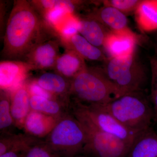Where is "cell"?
<instances>
[{
  "instance_id": "1",
  "label": "cell",
  "mask_w": 157,
  "mask_h": 157,
  "mask_svg": "<svg viewBox=\"0 0 157 157\" xmlns=\"http://www.w3.org/2000/svg\"><path fill=\"white\" fill-rule=\"evenodd\" d=\"M57 33L30 1H14L6 24L1 54L6 60L23 61L36 45Z\"/></svg>"
},
{
  "instance_id": "2",
  "label": "cell",
  "mask_w": 157,
  "mask_h": 157,
  "mask_svg": "<svg viewBox=\"0 0 157 157\" xmlns=\"http://www.w3.org/2000/svg\"><path fill=\"white\" fill-rule=\"evenodd\" d=\"M123 95L98 69H84L70 80V104L104 106Z\"/></svg>"
},
{
  "instance_id": "3",
  "label": "cell",
  "mask_w": 157,
  "mask_h": 157,
  "mask_svg": "<svg viewBox=\"0 0 157 157\" xmlns=\"http://www.w3.org/2000/svg\"><path fill=\"white\" fill-rule=\"evenodd\" d=\"M102 106L124 126L135 134L151 127L153 107L144 91L124 94Z\"/></svg>"
},
{
  "instance_id": "4",
  "label": "cell",
  "mask_w": 157,
  "mask_h": 157,
  "mask_svg": "<svg viewBox=\"0 0 157 157\" xmlns=\"http://www.w3.org/2000/svg\"><path fill=\"white\" fill-rule=\"evenodd\" d=\"M44 140L60 157H73L82 154L87 135L82 124L69 110Z\"/></svg>"
},
{
  "instance_id": "5",
  "label": "cell",
  "mask_w": 157,
  "mask_h": 157,
  "mask_svg": "<svg viewBox=\"0 0 157 157\" xmlns=\"http://www.w3.org/2000/svg\"><path fill=\"white\" fill-rule=\"evenodd\" d=\"M70 111L80 121L104 133L115 136L132 145L137 134L124 126L104 107L99 105L70 104Z\"/></svg>"
},
{
  "instance_id": "6",
  "label": "cell",
  "mask_w": 157,
  "mask_h": 157,
  "mask_svg": "<svg viewBox=\"0 0 157 157\" xmlns=\"http://www.w3.org/2000/svg\"><path fill=\"white\" fill-rule=\"evenodd\" d=\"M132 54L112 58L104 72L107 79L121 94H124L136 91H144L145 75L133 69Z\"/></svg>"
},
{
  "instance_id": "7",
  "label": "cell",
  "mask_w": 157,
  "mask_h": 157,
  "mask_svg": "<svg viewBox=\"0 0 157 157\" xmlns=\"http://www.w3.org/2000/svg\"><path fill=\"white\" fill-rule=\"evenodd\" d=\"M79 121L87 135V141L82 155L87 157H126L131 145L115 136Z\"/></svg>"
},
{
  "instance_id": "8",
  "label": "cell",
  "mask_w": 157,
  "mask_h": 157,
  "mask_svg": "<svg viewBox=\"0 0 157 157\" xmlns=\"http://www.w3.org/2000/svg\"><path fill=\"white\" fill-rule=\"evenodd\" d=\"M61 45L60 37L57 33L36 45L23 61L29 63L34 70L54 69L57 59L61 54L60 52Z\"/></svg>"
},
{
  "instance_id": "9",
  "label": "cell",
  "mask_w": 157,
  "mask_h": 157,
  "mask_svg": "<svg viewBox=\"0 0 157 157\" xmlns=\"http://www.w3.org/2000/svg\"><path fill=\"white\" fill-rule=\"evenodd\" d=\"M34 70L23 61L6 60L0 62L1 90L11 92L24 82L30 72Z\"/></svg>"
},
{
  "instance_id": "10",
  "label": "cell",
  "mask_w": 157,
  "mask_h": 157,
  "mask_svg": "<svg viewBox=\"0 0 157 157\" xmlns=\"http://www.w3.org/2000/svg\"><path fill=\"white\" fill-rule=\"evenodd\" d=\"M136 41L134 34L126 29L107 34L104 45L110 56L115 58L133 54Z\"/></svg>"
},
{
  "instance_id": "11",
  "label": "cell",
  "mask_w": 157,
  "mask_h": 157,
  "mask_svg": "<svg viewBox=\"0 0 157 157\" xmlns=\"http://www.w3.org/2000/svg\"><path fill=\"white\" fill-rule=\"evenodd\" d=\"M60 118L31 110L25 121L22 129L27 135L37 139H44L52 131Z\"/></svg>"
},
{
  "instance_id": "12",
  "label": "cell",
  "mask_w": 157,
  "mask_h": 157,
  "mask_svg": "<svg viewBox=\"0 0 157 157\" xmlns=\"http://www.w3.org/2000/svg\"><path fill=\"white\" fill-rule=\"evenodd\" d=\"M33 81L55 99L63 101L69 106L70 80L55 72L42 73Z\"/></svg>"
},
{
  "instance_id": "13",
  "label": "cell",
  "mask_w": 157,
  "mask_h": 157,
  "mask_svg": "<svg viewBox=\"0 0 157 157\" xmlns=\"http://www.w3.org/2000/svg\"><path fill=\"white\" fill-rule=\"evenodd\" d=\"M10 92L11 115L16 128L22 129L25 121L31 111L28 83H23Z\"/></svg>"
},
{
  "instance_id": "14",
  "label": "cell",
  "mask_w": 157,
  "mask_h": 157,
  "mask_svg": "<svg viewBox=\"0 0 157 157\" xmlns=\"http://www.w3.org/2000/svg\"><path fill=\"white\" fill-rule=\"evenodd\" d=\"M126 157H157V135L152 127L136 135Z\"/></svg>"
},
{
  "instance_id": "15",
  "label": "cell",
  "mask_w": 157,
  "mask_h": 157,
  "mask_svg": "<svg viewBox=\"0 0 157 157\" xmlns=\"http://www.w3.org/2000/svg\"><path fill=\"white\" fill-rule=\"evenodd\" d=\"M86 67L85 59L73 49L65 48L57 59L54 68L56 73L70 80Z\"/></svg>"
},
{
  "instance_id": "16",
  "label": "cell",
  "mask_w": 157,
  "mask_h": 157,
  "mask_svg": "<svg viewBox=\"0 0 157 157\" xmlns=\"http://www.w3.org/2000/svg\"><path fill=\"white\" fill-rule=\"evenodd\" d=\"M60 39L63 46L75 51L84 59L97 61L102 59L103 55L101 50L78 33L66 38L60 37Z\"/></svg>"
},
{
  "instance_id": "17",
  "label": "cell",
  "mask_w": 157,
  "mask_h": 157,
  "mask_svg": "<svg viewBox=\"0 0 157 157\" xmlns=\"http://www.w3.org/2000/svg\"><path fill=\"white\" fill-rule=\"evenodd\" d=\"M30 106L31 110L57 117L69 112V106L63 101L37 95L31 94Z\"/></svg>"
},
{
  "instance_id": "18",
  "label": "cell",
  "mask_w": 157,
  "mask_h": 157,
  "mask_svg": "<svg viewBox=\"0 0 157 157\" xmlns=\"http://www.w3.org/2000/svg\"><path fill=\"white\" fill-rule=\"evenodd\" d=\"M76 18L78 33L96 47L104 45L106 36L99 23L90 17Z\"/></svg>"
},
{
  "instance_id": "19",
  "label": "cell",
  "mask_w": 157,
  "mask_h": 157,
  "mask_svg": "<svg viewBox=\"0 0 157 157\" xmlns=\"http://www.w3.org/2000/svg\"><path fill=\"white\" fill-rule=\"evenodd\" d=\"M138 25L143 30L150 32L157 29V0L141 2L136 13Z\"/></svg>"
},
{
  "instance_id": "20",
  "label": "cell",
  "mask_w": 157,
  "mask_h": 157,
  "mask_svg": "<svg viewBox=\"0 0 157 157\" xmlns=\"http://www.w3.org/2000/svg\"><path fill=\"white\" fill-rule=\"evenodd\" d=\"M41 139H37L25 134H1L0 155L11 151H23L30 145L36 143Z\"/></svg>"
},
{
  "instance_id": "21",
  "label": "cell",
  "mask_w": 157,
  "mask_h": 157,
  "mask_svg": "<svg viewBox=\"0 0 157 157\" xmlns=\"http://www.w3.org/2000/svg\"><path fill=\"white\" fill-rule=\"evenodd\" d=\"M30 2L42 16L48 11L58 9L74 15L78 4L76 1L69 0H34Z\"/></svg>"
},
{
  "instance_id": "22",
  "label": "cell",
  "mask_w": 157,
  "mask_h": 157,
  "mask_svg": "<svg viewBox=\"0 0 157 157\" xmlns=\"http://www.w3.org/2000/svg\"><path fill=\"white\" fill-rule=\"evenodd\" d=\"M16 128L11 115V92L0 90V131L1 134L14 133Z\"/></svg>"
},
{
  "instance_id": "23",
  "label": "cell",
  "mask_w": 157,
  "mask_h": 157,
  "mask_svg": "<svg viewBox=\"0 0 157 157\" xmlns=\"http://www.w3.org/2000/svg\"><path fill=\"white\" fill-rule=\"evenodd\" d=\"M100 19L113 31H121L127 28V18L121 11L108 6L101 9L98 14Z\"/></svg>"
},
{
  "instance_id": "24",
  "label": "cell",
  "mask_w": 157,
  "mask_h": 157,
  "mask_svg": "<svg viewBox=\"0 0 157 157\" xmlns=\"http://www.w3.org/2000/svg\"><path fill=\"white\" fill-rule=\"evenodd\" d=\"M20 157H60L46 144L44 139L27 147L21 152Z\"/></svg>"
},
{
  "instance_id": "25",
  "label": "cell",
  "mask_w": 157,
  "mask_h": 157,
  "mask_svg": "<svg viewBox=\"0 0 157 157\" xmlns=\"http://www.w3.org/2000/svg\"><path fill=\"white\" fill-rule=\"evenodd\" d=\"M135 0H113L107 2L109 6L114 7L121 11H129L134 9L140 3Z\"/></svg>"
},
{
  "instance_id": "26",
  "label": "cell",
  "mask_w": 157,
  "mask_h": 157,
  "mask_svg": "<svg viewBox=\"0 0 157 157\" xmlns=\"http://www.w3.org/2000/svg\"><path fill=\"white\" fill-rule=\"evenodd\" d=\"M153 65V70L151 101L154 110L155 121H156L157 120V60L154 61Z\"/></svg>"
},
{
  "instance_id": "27",
  "label": "cell",
  "mask_w": 157,
  "mask_h": 157,
  "mask_svg": "<svg viewBox=\"0 0 157 157\" xmlns=\"http://www.w3.org/2000/svg\"><path fill=\"white\" fill-rule=\"evenodd\" d=\"M21 152L19 150L11 151L0 155V157H20Z\"/></svg>"
},
{
  "instance_id": "28",
  "label": "cell",
  "mask_w": 157,
  "mask_h": 157,
  "mask_svg": "<svg viewBox=\"0 0 157 157\" xmlns=\"http://www.w3.org/2000/svg\"><path fill=\"white\" fill-rule=\"evenodd\" d=\"M70 157H87L83 155H78Z\"/></svg>"
}]
</instances>
